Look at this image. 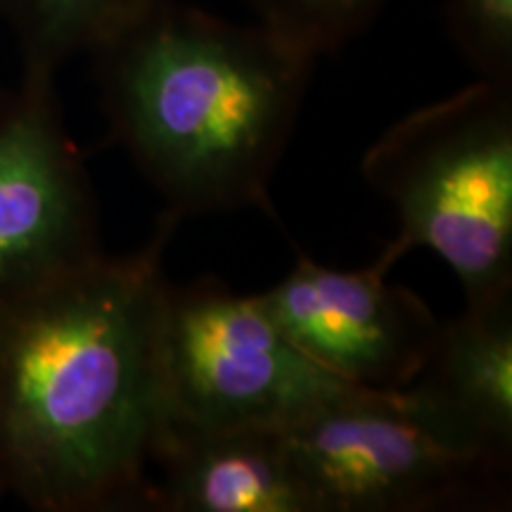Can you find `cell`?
Listing matches in <instances>:
<instances>
[{
    "label": "cell",
    "instance_id": "obj_3",
    "mask_svg": "<svg viewBox=\"0 0 512 512\" xmlns=\"http://www.w3.org/2000/svg\"><path fill=\"white\" fill-rule=\"evenodd\" d=\"M396 209L399 235L375 264L427 247L465 302L512 292V83L477 79L389 126L361 159Z\"/></svg>",
    "mask_w": 512,
    "mask_h": 512
},
{
    "label": "cell",
    "instance_id": "obj_2",
    "mask_svg": "<svg viewBox=\"0 0 512 512\" xmlns=\"http://www.w3.org/2000/svg\"><path fill=\"white\" fill-rule=\"evenodd\" d=\"M91 53L110 136L166 214H275L268 188L318 57L181 0H140Z\"/></svg>",
    "mask_w": 512,
    "mask_h": 512
},
{
    "label": "cell",
    "instance_id": "obj_13",
    "mask_svg": "<svg viewBox=\"0 0 512 512\" xmlns=\"http://www.w3.org/2000/svg\"><path fill=\"white\" fill-rule=\"evenodd\" d=\"M0 494H3V486H0Z\"/></svg>",
    "mask_w": 512,
    "mask_h": 512
},
{
    "label": "cell",
    "instance_id": "obj_5",
    "mask_svg": "<svg viewBox=\"0 0 512 512\" xmlns=\"http://www.w3.org/2000/svg\"><path fill=\"white\" fill-rule=\"evenodd\" d=\"M280 430L318 512H434L508 501V475L456 451L403 392L349 387Z\"/></svg>",
    "mask_w": 512,
    "mask_h": 512
},
{
    "label": "cell",
    "instance_id": "obj_10",
    "mask_svg": "<svg viewBox=\"0 0 512 512\" xmlns=\"http://www.w3.org/2000/svg\"><path fill=\"white\" fill-rule=\"evenodd\" d=\"M140 0H0L15 29L24 72L53 74L79 53H91Z\"/></svg>",
    "mask_w": 512,
    "mask_h": 512
},
{
    "label": "cell",
    "instance_id": "obj_6",
    "mask_svg": "<svg viewBox=\"0 0 512 512\" xmlns=\"http://www.w3.org/2000/svg\"><path fill=\"white\" fill-rule=\"evenodd\" d=\"M98 204L62 121L55 76L0 102V302L100 256Z\"/></svg>",
    "mask_w": 512,
    "mask_h": 512
},
{
    "label": "cell",
    "instance_id": "obj_12",
    "mask_svg": "<svg viewBox=\"0 0 512 512\" xmlns=\"http://www.w3.org/2000/svg\"><path fill=\"white\" fill-rule=\"evenodd\" d=\"M446 27L479 79L512 83V0H446Z\"/></svg>",
    "mask_w": 512,
    "mask_h": 512
},
{
    "label": "cell",
    "instance_id": "obj_11",
    "mask_svg": "<svg viewBox=\"0 0 512 512\" xmlns=\"http://www.w3.org/2000/svg\"><path fill=\"white\" fill-rule=\"evenodd\" d=\"M384 0H252L259 22L313 57L330 55L373 22Z\"/></svg>",
    "mask_w": 512,
    "mask_h": 512
},
{
    "label": "cell",
    "instance_id": "obj_9",
    "mask_svg": "<svg viewBox=\"0 0 512 512\" xmlns=\"http://www.w3.org/2000/svg\"><path fill=\"white\" fill-rule=\"evenodd\" d=\"M157 512H318L280 427H192L166 415L143 496Z\"/></svg>",
    "mask_w": 512,
    "mask_h": 512
},
{
    "label": "cell",
    "instance_id": "obj_7",
    "mask_svg": "<svg viewBox=\"0 0 512 512\" xmlns=\"http://www.w3.org/2000/svg\"><path fill=\"white\" fill-rule=\"evenodd\" d=\"M387 273L377 264L342 271L299 256L259 299L320 370L351 387L401 392L430 356L441 320Z\"/></svg>",
    "mask_w": 512,
    "mask_h": 512
},
{
    "label": "cell",
    "instance_id": "obj_1",
    "mask_svg": "<svg viewBox=\"0 0 512 512\" xmlns=\"http://www.w3.org/2000/svg\"><path fill=\"white\" fill-rule=\"evenodd\" d=\"M162 214L143 249L0 302V486L43 512L143 508L166 422Z\"/></svg>",
    "mask_w": 512,
    "mask_h": 512
},
{
    "label": "cell",
    "instance_id": "obj_4",
    "mask_svg": "<svg viewBox=\"0 0 512 512\" xmlns=\"http://www.w3.org/2000/svg\"><path fill=\"white\" fill-rule=\"evenodd\" d=\"M159 370L169 418L192 427H285L342 394L271 318L259 294L216 278L166 283Z\"/></svg>",
    "mask_w": 512,
    "mask_h": 512
},
{
    "label": "cell",
    "instance_id": "obj_8",
    "mask_svg": "<svg viewBox=\"0 0 512 512\" xmlns=\"http://www.w3.org/2000/svg\"><path fill=\"white\" fill-rule=\"evenodd\" d=\"M463 456L508 475L512 465V292L465 302L439 325L418 375L401 389Z\"/></svg>",
    "mask_w": 512,
    "mask_h": 512
}]
</instances>
